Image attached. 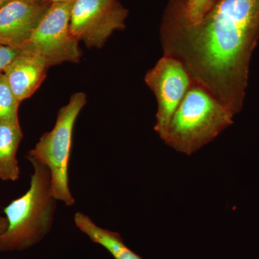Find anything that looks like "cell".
Here are the masks:
<instances>
[{"label":"cell","instance_id":"obj_16","mask_svg":"<svg viewBox=\"0 0 259 259\" xmlns=\"http://www.w3.org/2000/svg\"><path fill=\"white\" fill-rule=\"evenodd\" d=\"M47 1L51 4H55V3H74L75 0H47Z\"/></svg>","mask_w":259,"mask_h":259},{"label":"cell","instance_id":"obj_3","mask_svg":"<svg viewBox=\"0 0 259 259\" xmlns=\"http://www.w3.org/2000/svg\"><path fill=\"white\" fill-rule=\"evenodd\" d=\"M234 116L223 102L193 81L162 140L175 151L191 156L233 125Z\"/></svg>","mask_w":259,"mask_h":259},{"label":"cell","instance_id":"obj_5","mask_svg":"<svg viewBox=\"0 0 259 259\" xmlns=\"http://www.w3.org/2000/svg\"><path fill=\"white\" fill-rule=\"evenodd\" d=\"M74 3L51 5L32 37L21 49L41 58L48 66L65 62L79 63V41L70 32L69 22Z\"/></svg>","mask_w":259,"mask_h":259},{"label":"cell","instance_id":"obj_9","mask_svg":"<svg viewBox=\"0 0 259 259\" xmlns=\"http://www.w3.org/2000/svg\"><path fill=\"white\" fill-rule=\"evenodd\" d=\"M49 66L41 58L21 51L3 71L13 93L21 103L36 92Z\"/></svg>","mask_w":259,"mask_h":259},{"label":"cell","instance_id":"obj_4","mask_svg":"<svg viewBox=\"0 0 259 259\" xmlns=\"http://www.w3.org/2000/svg\"><path fill=\"white\" fill-rule=\"evenodd\" d=\"M87 103V96L79 92L58 112L54 128L45 133L27 158L47 166L51 177V191L56 200L66 206L74 205L75 199L69 188V166L72 135L78 115Z\"/></svg>","mask_w":259,"mask_h":259},{"label":"cell","instance_id":"obj_10","mask_svg":"<svg viewBox=\"0 0 259 259\" xmlns=\"http://www.w3.org/2000/svg\"><path fill=\"white\" fill-rule=\"evenodd\" d=\"M74 218L75 225L80 231L93 243L105 248L114 258L143 259L125 244L118 233L100 228L82 212H76Z\"/></svg>","mask_w":259,"mask_h":259},{"label":"cell","instance_id":"obj_17","mask_svg":"<svg viewBox=\"0 0 259 259\" xmlns=\"http://www.w3.org/2000/svg\"><path fill=\"white\" fill-rule=\"evenodd\" d=\"M9 0H0V10Z\"/></svg>","mask_w":259,"mask_h":259},{"label":"cell","instance_id":"obj_6","mask_svg":"<svg viewBox=\"0 0 259 259\" xmlns=\"http://www.w3.org/2000/svg\"><path fill=\"white\" fill-rule=\"evenodd\" d=\"M128 11L119 0H75L71 8V35L89 48L100 49L115 30L125 28Z\"/></svg>","mask_w":259,"mask_h":259},{"label":"cell","instance_id":"obj_7","mask_svg":"<svg viewBox=\"0 0 259 259\" xmlns=\"http://www.w3.org/2000/svg\"><path fill=\"white\" fill-rule=\"evenodd\" d=\"M145 81L157 101L154 130L162 139L193 81L180 61L163 56L148 71Z\"/></svg>","mask_w":259,"mask_h":259},{"label":"cell","instance_id":"obj_13","mask_svg":"<svg viewBox=\"0 0 259 259\" xmlns=\"http://www.w3.org/2000/svg\"><path fill=\"white\" fill-rule=\"evenodd\" d=\"M218 0H183L184 13L192 23L202 20L217 5Z\"/></svg>","mask_w":259,"mask_h":259},{"label":"cell","instance_id":"obj_18","mask_svg":"<svg viewBox=\"0 0 259 259\" xmlns=\"http://www.w3.org/2000/svg\"><path fill=\"white\" fill-rule=\"evenodd\" d=\"M33 1L41 2V1H47V0H33Z\"/></svg>","mask_w":259,"mask_h":259},{"label":"cell","instance_id":"obj_14","mask_svg":"<svg viewBox=\"0 0 259 259\" xmlns=\"http://www.w3.org/2000/svg\"><path fill=\"white\" fill-rule=\"evenodd\" d=\"M21 52V49L0 45V73Z\"/></svg>","mask_w":259,"mask_h":259},{"label":"cell","instance_id":"obj_2","mask_svg":"<svg viewBox=\"0 0 259 259\" xmlns=\"http://www.w3.org/2000/svg\"><path fill=\"white\" fill-rule=\"evenodd\" d=\"M27 158L34 170L30 188L4 209L8 226L0 235V252L29 249L40 243L52 228L57 200L51 191L50 171Z\"/></svg>","mask_w":259,"mask_h":259},{"label":"cell","instance_id":"obj_8","mask_svg":"<svg viewBox=\"0 0 259 259\" xmlns=\"http://www.w3.org/2000/svg\"><path fill=\"white\" fill-rule=\"evenodd\" d=\"M51 5L48 1L9 0L0 10V45L21 49Z\"/></svg>","mask_w":259,"mask_h":259},{"label":"cell","instance_id":"obj_12","mask_svg":"<svg viewBox=\"0 0 259 259\" xmlns=\"http://www.w3.org/2000/svg\"><path fill=\"white\" fill-rule=\"evenodd\" d=\"M20 104L4 73H0V122H18Z\"/></svg>","mask_w":259,"mask_h":259},{"label":"cell","instance_id":"obj_15","mask_svg":"<svg viewBox=\"0 0 259 259\" xmlns=\"http://www.w3.org/2000/svg\"><path fill=\"white\" fill-rule=\"evenodd\" d=\"M8 226V222L7 218L0 215V235L6 231Z\"/></svg>","mask_w":259,"mask_h":259},{"label":"cell","instance_id":"obj_11","mask_svg":"<svg viewBox=\"0 0 259 259\" xmlns=\"http://www.w3.org/2000/svg\"><path fill=\"white\" fill-rule=\"evenodd\" d=\"M23 138L19 121L0 122V180L12 182L18 180L20 168L17 153Z\"/></svg>","mask_w":259,"mask_h":259},{"label":"cell","instance_id":"obj_1","mask_svg":"<svg viewBox=\"0 0 259 259\" xmlns=\"http://www.w3.org/2000/svg\"><path fill=\"white\" fill-rule=\"evenodd\" d=\"M160 38L163 56L180 61L194 82L235 115L241 111L259 40V0H218L198 23L186 18L183 0H169Z\"/></svg>","mask_w":259,"mask_h":259}]
</instances>
